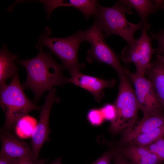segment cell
I'll use <instances>...</instances> for the list:
<instances>
[{
	"mask_svg": "<svg viewBox=\"0 0 164 164\" xmlns=\"http://www.w3.org/2000/svg\"><path fill=\"white\" fill-rule=\"evenodd\" d=\"M39 53L30 59L17 60L26 69L27 77L22 84L24 89L32 90L37 101L44 92L56 85L66 83L63 74V67L55 62L49 52L46 53L41 46L38 47Z\"/></svg>",
	"mask_w": 164,
	"mask_h": 164,
	"instance_id": "cell-1",
	"label": "cell"
},
{
	"mask_svg": "<svg viewBox=\"0 0 164 164\" xmlns=\"http://www.w3.org/2000/svg\"><path fill=\"white\" fill-rule=\"evenodd\" d=\"M0 106L5 116L4 127L9 128L21 118L42 108L35 104L25 93L17 72L8 84L0 85Z\"/></svg>",
	"mask_w": 164,
	"mask_h": 164,
	"instance_id": "cell-2",
	"label": "cell"
},
{
	"mask_svg": "<svg viewBox=\"0 0 164 164\" xmlns=\"http://www.w3.org/2000/svg\"><path fill=\"white\" fill-rule=\"evenodd\" d=\"M97 6L98 11L95 20L104 33V36L107 37L116 34L124 39L128 45H132L135 40L134 34L137 30L141 28L142 23L140 22L134 24L127 20L125 14L132 13V8L119 1L110 7H103L98 2Z\"/></svg>",
	"mask_w": 164,
	"mask_h": 164,
	"instance_id": "cell-3",
	"label": "cell"
},
{
	"mask_svg": "<svg viewBox=\"0 0 164 164\" xmlns=\"http://www.w3.org/2000/svg\"><path fill=\"white\" fill-rule=\"evenodd\" d=\"M51 30L47 27L38 39L37 47L46 46L62 61L64 67L71 76L84 68V64L79 63L78 60V49L84 41L80 31L65 38L52 37Z\"/></svg>",
	"mask_w": 164,
	"mask_h": 164,
	"instance_id": "cell-4",
	"label": "cell"
},
{
	"mask_svg": "<svg viewBox=\"0 0 164 164\" xmlns=\"http://www.w3.org/2000/svg\"><path fill=\"white\" fill-rule=\"evenodd\" d=\"M118 96L114 104L116 110L115 119L111 122L109 130L116 134L130 128L138 121V105L134 89L126 75L119 77Z\"/></svg>",
	"mask_w": 164,
	"mask_h": 164,
	"instance_id": "cell-5",
	"label": "cell"
},
{
	"mask_svg": "<svg viewBox=\"0 0 164 164\" xmlns=\"http://www.w3.org/2000/svg\"><path fill=\"white\" fill-rule=\"evenodd\" d=\"M80 32L84 41L88 42L91 46L87 52L88 63L96 60L106 63L115 70L119 77L125 74V68L121 66L117 56L105 42L103 32L95 20L90 28Z\"/></svg>",
	"mask_w": 164,
	"mask_h": 164,
	"instance_id": "cell-6",
	"label": "cell"
},
{
	"mask_svg": "<svg viewBox=\"0 0 164 164\" xmlns=\"http://www.w3.org/2000/svg\"><path fill=\"white\" fill-rule=\"evenodd\" d=\"M140 37L136 39L132 45L125 46L121 51V56L126 63H133L136 67V74L145 75L149 66L151 60L155 49L152 46V39L148 35V29L141 28Z\"/></svg>",
	"mask_w": 164,
	"mask_h": 164,
	"instance_id": "cell-7",
	"label": "cell"
},
{
	"mask_svg": "<svg viewBox=\"0 0 164 164\" xmlns=\"http://www.w3.org/2000/svg\"><path fill=\"white\" fill-rule=\"evenodd\" d=\"M125 71L130 81L134 85L135 97L143 117L164 114L150 80L145 75L132 73L126 68Z\"/></svg>",
	"mask_w": 164,
	"mask_h": 164,
	"instance_id": "cell-8",
	"label": "cell"
},
{
	"mask_svg": "<svg viewBox=\"0 0 164 164\" xmlns=\"http://www.w3.org/2000/svg\"><path fill=\"white\" fill-rule=\"evenodd\" d=\"M56 89L53 88L45 97V103L41 110L39 120L32 135L31 144L34 161L37 162L40 150L44 143L49 140L50 130L49 122L51 108L55 103H59L61 100L56 94Z\"/></svg>",
	"mask_w": 164,
	"mask_h": 164,
	"instance_id": "cell-9",
	"label": "cell"
},
{
	"mask_svg": "<svg viewBox=\"0 0 164 164\" xmlns=\"http://www.w3.org/2000/svg\"><path fill=\"white\" fill-rule=\"evenodd\" d=\"M65 82L72 83L87 90L93 94L97 101L99 102L104 95L103 90L114 87L116 80L114 78L109 80L101 79L79 71L72 76L71 78H66Z\"/></svg>",
	"mask_w": 164,
	"mask_h": 164,
	"instance_id": "cell-10",
	"label": "cell"
},
{
	"mask_svg": "<svg viewBox=\"0 0 164 164\" xmlns=\"http://www.w3.org/2000/svg\"><path fill=\"white\" fill-rule=\"evenodd\" d=\"M38 1L44 5L48 19L53 11L60 6H72L78 9L86 19L93 15H97L98 11V2L94 0H42Z\"/></svg>",
	"mask_w": 164,
	"mask_h": 164,
	"instance_id": "cell-11",
	"label": "cell"
},
{
	"mask_svg": "<svg viewBox=\"0 0 164 164\" xmlns=\"http://www.w3.org/2000/svg\"><path fill=\"white\" fill-rule=\"evenodd\" d=\"M132 164H160L163 161L146 147L132 144L122 148H112Z\"/></svg>",
	"mask_w": 164,
	"mask_h": 164,
	"instance_id": "cell-12",
	"label": "cell"
},
{
	"mask_svg": "<svg viewBox=\"0 0 164 164\" xmlns=\"http://www.w3.org/2000/svg\"><path fill=\"white\" fill-rule=\"evenodd\" d=\"M164 124V114L143 117L132 126L123 132L121 143L128 144L138 136L148 133Z\"/></svg>",
	"mask_w": 164,
	"mask_h": 164,
	"instance_id": "cell-13",
	"label": "cell"
},
{
	"mask_svg": "<svg viewBox=\"0 0 164 164\" xmlns=\"http://www.w3.org/2000/svg\"><path fill=\"white\" fill-rule=\"evenodd\" d=\"M145 74L151 82L164 114V61L160 55L151 63Z\"/></svg>",
	"mask_w": 164,
	"mask_h": 164,
	"instance_id": "cell-14",
	"label": "cell"
},
{
	"mask_svg": "<svg viewBox=\"0 0 164 164\" xmlns=\"http://www.w3.org/2000/svg\"><path fill=\"white\" fill-rule=\"evenodd\" d=\"M1 141L0 153L15 159L32 154V151L25 143L11 135L6 133L2 134Z\"/></svg>",
	"mask_w": 164,
	"mask_h": 164,
	"instance_id": "cell-15",
	"label": "cell"
},
{
	"mask_svg": "<svg viewBox=\"0 0 164 164\" xmlns=\"http://www.w3.org/2000/svg\"><path fill=\"white\" fill-rule=\"evenodd\" d=\"M18 57L11 53L4 44L0 52V85L6 84V81L12 78L18 72V68L15 63Z\"/></svg>",
	"mask_w": 164,
	"mask_h": 164,
	"instance_id": "cell-16",
	"label": "cell"
},
{
	"mask_svg": "<svg viewBox=\"0 0 164 164\" xmlns=\"http://www.w3.org/2000/svg\"><path fill=\"white\" fill-rule=\"evenodd\" d=\"M118 1L123 5L134 9L140 17V22L142 23L141 28L148 29L150 26L148 22V16L158 8L155 1L121 0Z\"/></svg>",
	"mask_w": 164,
	"mask_h": 164,
	"instance_id": "cell-17",
	"label": "cell"
},
{
	"mask_svg": "<svg viewBox=\"0 0 164 164\" xmlns=\"http://www.w3.org/2000/svg\"><path fill=\"white\" fill-rule=\"evenodd\" d=\"M163 137L164 124L148 133L138 136L128 144L146 147Z\"/></svg>",
	"mask_w": 164,
	"mask_h": 164,
	"instance_id": "cell-18",
	"label": "cell"
},
{
	"mask_svg": "<svg viewBox=\"0 0 164 164\" xmlns=\"http://www.w3.org/2000/svg\"><path fill=\"white\" fill-rule=\"evenodd\" d=\"M87 118L90 123L94 126L101 125L105 120L100 108L90 109L87 113Z\"/></svg>",
	"mask_w": 164,
	"mask_h": 164,
	"instance_id": "cell-19",
	"label": "cell"
},
{
	"mask_svg": "<svg viewBox=\"0 0 164 164\" xmlns=\"http://www.w3.org/2000/svg\"><path fill=\"white\" fill-rule=\"evenodd\" d=\"M146 147L161 160L162 161L164 160V137Z\"/></svg>",
	"mask_w": 164,
	"mask_h": 164,
	"instance_id": "cell-20",
	"label": "cell"
},
{
	"mask_svg": "<svg viewBox=\"0 0 164 164\" xmlns=\"http://www.w3.org/2000/svg\"><path fill=\"white\" fill-rule=\"evenodd\" d=\"M100 109L102 112L105 120L113 121L116 116V110L113 104H107L104 105Z\"/></svg>",
	"mask_w": 164,
	"mask_h": 164,
	"instance_id": "cell-21",
	"label": "cell"
},
{
	"mask_svg": "<svg viewBox=\"0 0 164 164\" xmlns=\"http://www.w3.org/2000/svg\"><path fill=\"white\" fill-rule=\"evenodd\" d=\"M151 38L156 39L158 43V47L155 49L158 55L161 53H164V31L155 33H151Z\"/></svg>",
	"mask_w": 164,
	"mask_h": 164,
	"instance_id": "cell-22",
	"label": "cell"
},
{
	"mask_svg": "<svg viewBox=\"0 0 164 164\" xmlns=\"http://www.w3.org/2000/svg\"><path fill=\"white\" fill-rule=\"evenodd\" d=\"M113 158L112 151L108 152L92 164H110Z\"/></svg>",
	"mask_w": 164,
	"mask_h": 164,
	"instance_id": "cell-23",
	"label": "cell"
},
{
	"mask_svg": "<svg viewBox=\"0 0 164 164\" xmlns=\"http://www.w3.org/2000/svg\"><path fill=\"white\" fill-rule=\"evenodd\" d=\"M114 164H132L122 155L112 149Z\"/></svg>",
	"mask_w": 164,
	"mask_h": 164,
	"instance_id": "cell-24",
	"label": "cell"
},
{
	"mask_svg": "<svg viewBox=\"0 0 164 164\" xmlns=\"http://www.w3.org/2000/svg\"><path fill=\"white\" fill-rule=\"evenodd\" d=\"M32 154L17 159L14 164H35Z\"/></svg>",
	"mask_w": 164,
	"mask_h": 164,
	"instance_id": "cell-25",
	"label": "cell"
},
{
	"mask_svg": "<svg viewBox=\"0 0 164 164\" xmlns=\"http://www.w3.org/2000/svg\"><path fill=\"white\" fill-rule=\"evenodd\" d=\"M16 159L0 153V164H14Z\"/></svg>",
	"mask_w": 164,
	"mask_h": 164,
	"instance_id": "cell-26",
	"label": "cell"
},
{
	"mask_svg": "<svg viewBox=\"0 0 164 164\" xmlns=\"http://www.w3.org/2000/svg\"><path fill=\"white\" fill-rule=\"evenodd\" d=\"M46 161V160L43 159L37 161L36 162V164H44Z\"/></svg>",
	"mask_w": 164,
	"mask_h": 164,
	"instance_id": "cell-27",
	"label": "cell"
},
{
	"mask_svg": "<svg viewBox=\"0 0 164 164\" xmlns=\"http://www.w3.org/2000/svg\"><path fill=\"white\" fill-rule=\"evenodd\" d=\"M52 164H61V159L59 158L55 160Z\"/></svg>",
	"mask_w": 164,
	"mask_h": 164,
	"instance_id": "cell-28",
	"label": "cell"
},
{
	"mask_svg": "<svg viewBox=\"0 0 164 164\" xmlns=\"http://www.w3.org/2000/svg\"><path fill=\"white\" fill-rule=\"evenodd\" d=\"M160 55L162 59L164 61V56H162V55Z\"/></svg>",
	"mask_w": 164,
	"mask_h": 164,
	"instance_id": "cell-29",
	"label": "cell"
}]
</instances>
